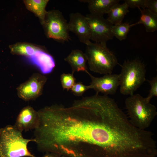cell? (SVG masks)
I'll return each instance as SVG.
<instances>
[{"mask_svg": "<svg viewBox=\"0 0 157 157\" xmlns=\"http://www.w3.org/2000/svg\"><path fill=\"white\" fill-rule=\"evenodd\" d=\"M35 141L24 138L14 125H7L0 130V157H36L27 148L29 142Z\"/></svg>", "mask_w": 157, "mask_h": 157, "instance_id": "1", "label": "cell"}, {"mask_svg": "<svg viewBox=\"0 0 157 157\" xmlns=\"http://www.w3.org/2000/svg\"><path fill=\"white\" fill-rule=\"evenodd\" d=\"M125 104L130 123L139 129L148 128L157 115L156 106L139 94L130 96Z\"/></svg>", "mask_w": 157, "mask_h": 157, "instance_id": "2", "label": "cell"}, {"mask_svg": "<svg viewBox=\"0 0 157 157\" xmlns=\"http://www.w3.org/2000/svg\"><path fill=\"white\" fill-rule=\"evenodd\" d=\"M91 71L100 74H112L118 63L113 52L106 46V43H93L86 45L85 52Z\"/></svg>", "mask_w": 157, "mask_h": 157, "instance_id": "3", "label": "cell"}, {"mask_svg": "<svg viewBox=\"0 0 157 157\" xmlns=\"http://www.w3.org/2000/svg\"><path fill=\"white\" fill-rule=\"evenodd\" d=\"M144 65L137 59L125 61L120 74V91L124 95H132L146 80Z\"/></svg>", "mask_w": 157, "mask_h": 157, "instance_id": "4", "label": "cell"}, {"mask_svg": "<svg viewBox=\"0 0 157 157\" xmlns=\"http://www.w3.org/2000/svg\"><path fill=\"white\" fill-rule=\"evenodd\" d=\"M42 25L48 38L62 42L70 39L68 23L60 11L47 12Z\"/></svg>", "mask_w": 157, "mask_h": 157, "instance_id": "5", "label": "cell"}, {"mask_svg": "<svg viewBox=\"0 0 157 157\" xmlns=\"http://www.w3.org/2000/svg\"><path fill=\"white\" fill-rule=\"evenodd\" d=\"M89 26L90 40L97 43H106L113 39V25L103 16L91 14L85 16Z\"/></svg>", "mask_w": 157, "mask_h": 157, "instance_id": "6", "label": "cell"}, {"mask_svg": "<svg viewBox=\"0 0 157 157\" xmlns=\"http://www.w3.org/2000/svg\"><path fill=\"white\" fill-rule=\"evenodd\" d=\"M47 81L45 76L39 73L34 74L17 88L18 97L25 101L36 99L42 94Z\"/></svg>", "mask_w": 157, "mask_h": 157, "instance_id": "7", "label": "cell"}, {"mask_svg": "<svg viewBox=\"0 0 157 157\" xmlns=\"http://www.w3.org/2000/svg\"><path fill=\"white\" fill-rule=\"evenodd\" d=\"M91 81L89 85L90 89H93L97 94L101 93L104 95L115 94L120 85L119 76L116 74H105L102 77L94 76L88 72L87 73Z\"/></svg>", "mask_w": 157, "mask_h": 157, "instance_id": "8", "label": "cell"}, {"mask_svg": "<svg viewBox=\"0 0 157 157\" xmlns=\"http://www.w3.org/2000/svg\"><path fill=\"white\" fill-rule=\"evenodd\" d=\"M68 23L69 31L74 33L80 42L87 45L90 41V33L86 17L79 13L69 15Z\"/></svg>", "mask_w": 157, "mask_h": 157, "instance_id": "9", "label": "cell"}, {"mask_svg": "<svg viewBox=\"0 0 157 157\" xmlns=\"http://www.w3.org/2000/svg\"><path fill=\"white\" fill-rule=\"evenodd\" d=\"M39 117L38 111L32 107L28 106L21 110L18 115L14 126L22 132L35 129L38 126Z\"/></svg>", "mask_w": 157, "mask_h": 157, "instance_id": "10", "label": "cell"}, {"mask_svg": "<svg viewBox=\"0 0 157 157\" xmlns=\"http://www.w3.org/2000/svg\"><path fill=\"white\" fill-rule=\"evenodd\" d=\"M27 60L35 65L43 74L51 73L55 66L53 57L48 53L40 49L32 56L27 57Z\"/></svg>", "mask_w": 157, "mask_h": 157, "instance_id": "11", "label": "cell"}, {"mask_svg": "<svg viewBox=\"0 0 157 157\" xmlns=\"http://www.w3.org/2000/svg\"><path fill=\"white\" fill-rule=\"evenodd\" d=\"M70 65L72 73L82 71L87 73L86 63L87 61L85 53L79 49L73 50L67 56L64 58Z\"/></svg>", "mask_w": 157, "mask_h": 157, "instance_id": "12", "label": "cell"}, {"mask_svg": "<svg viewBox=\"0 0 157 157\" xmlns=\"http://www.w3.org/2000/svg\"><path fill=\"white\" fill-rule=\"evenodd\" d=\"M80 1L86 3L90 14L103 16L107 14L112 7L119 3V0H83Z\"/></svg>", "mask_w": 157, "mask_h": 157, "instance_id": "13", "label": "cell"}, {"mask_svg": "<svg viewBox=\"0 0 157 157\" xmlns=\"http://www.w3.org/2000/svg\"><path fill=\"white\" fill-rule=\"evenodd\" d=\"M141 15L139 20L135 23L131 24V26L138 24H143L148 32H154L157 30V16L154 14L146 9L138 8Z\"/></svg>", "mask_w": 157, "mask_h": 157, "instance_id": "14", "label": "cell"}, {"mask_svg": "<svg viewBox=\"0 0 157 157\" xmlns=\"http://www.w3.org/2000/svg\"><path fill=\"white\" fill-rule=\"evenodd\" d=\"M129 8L125 2L115 4L107 13V19L113 25L122 23L125 15L129 12Z\"/></svg>", "mask_w": 157, "mask_h": 157, "instance_id": "15", "label": "cell"}, {"mask_svg": "<svg viewBox=\"0 0 157 157\" xmlns=\"http://www.w3.org/2000/svg\"><path fill=\"white\" fill-rule=\"evenodd\" d=\"M48 1L47 0H27L24 2L27 9L39 18L42 24L47 12L45 8Z\"/></svg>", "mask_w": 157, "mask_h": 157, "instance_id": "16", "label": "cell"}, {"mask_svg": "<svg viewBox=\"0 0 157 157\" xmlns=\"http://www.w3.org/2000/svg\"><path fill=\"white\" fill-rule=\"evenodd\" d=\"M11 52L13 54L23 55L27 57L33 55L37 50L40 49L32 45L27 43H18L11 46Z\"/></svg>", "mask_w": 157, "mask_h": 157, "instance_id": "17", "label": "cell"}, {"mask_svg": "<svg viewBox=\"0 0 157 157\" xmlns=\"http://www.w3.org/2000/svg\"><path fill=\"white\" fill-rule=\"evenodd\" d=\"M131 24L126 22H122L113 26L112 32L114 36L120 41L126 39L130 29Z\"/></svg>", "mask_w": 157, "mask_h": 157, "instance_id": "18", "label": "cell"}, {"mask_svg": "<svg viewBox=\"0 0 157 157\" xmlns=\"http://www.w3.org/2000/svg\"><path fill=\"white\" fill-rule=\"evenodd\" d=\"M60 80L63 88L67 91L70 90L76 83V79L72 73L62 74L60 76Z\"/></svg>", "mask_w": 157, "mask_h": 157, "instance_id": "19", "label": "cell"}, {"mask_svg": "<svg viewBox=\"0 0 157 157\" xmlns=\"http://www.w3.org/2000/svg\"><path fill=\"white\" fill-rule=\"evenodd\" d=\"M90 89L89 86L85 85L82 82L76 83L70 89L72 92L75 95L81 96L87 90Z\"/></svg>", "mask_w": 157, "mask_h": 157, "instance_id": "20", "label": "cell"}, {"mask_svg": "<svg viewBox=\"0 0 157 157\" xmlns=\"http://www.w3.org/2000/svg\"><path fill=\"white\" fill-rule=\"evenodd\" d=\"M150 86V89L149 93L146 99L148 101L150 102L151 99L154 97L157 96V76H155L151 80H147Z\"/></svg>", "mask_w": 157, "mask_h": 157, "instance_id": "21", "label": "cell"}, {"mask_svg": "<svg viewBox=\"0 0 157 157\" xmlns=\"http://www.w3.org/2000/svg\"><path fill=\"white\" fill-rule=\"evenodd\" d=\"M124 2L127 4L129 8H146L147 0H125Z\"/></svg>", "mask_w": 157, "mask_h": 157, "instance_id": "22", "label": "cell"}, {"mask_svg": "<svg viewBox=\"0 0 157 157\" xmlns=\"http://www.w3.org/2000/svg\"><path fill=\"white\" fill-rule=\"evenodd\" d=\"M146 9L157 16V0H147Z\"/></svg>", "mask_w": 157, "mask_h": 157, "instance_id": "23", "label": "cell"}, {"mask_svg": "<svg viewBox=\"0 0 157 157\" xmlns=\"http://www.w3.org/2000/svg\"><path fill=\"white\" fill-rule=\"evenodd\" d=\"M43 157H58V156L53 154H47Z\"/></svg>", "mask_w": 157, "mask_h": 157, "instance_id": "24", "label": "cell"}]
</instances>
